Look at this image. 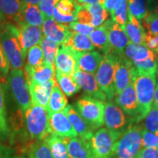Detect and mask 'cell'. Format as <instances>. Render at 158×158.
Wrapping results in <instances>:
<instances>
[{
  "label": "cell",
  "instance_id": "obj_1",
  "mask_svg": "<svg viewBox=\"0 0 158 158\" xmlns=\"http://www.w3.org/2000/svg\"><path fill=\"white\" fill-rule=\"evenodd\" d=\"M0 43L2 47L12 70H23L26 60L17 36L15 24L5 23L0 25Z\"/></svg>",
  "mask_w": 158,
  "mask_h": 158
},
{
  "label": "cell",
  "instance_id": "obj_2",
  "mask_svg": "<svg viewBox=\"0 0 158 158\" xmlns=\"http://www.w3.org/2000/svg\"><path fill=\"white\" fill-rule=\"evenodd\" d=\"M133 84L138 105L139 121L146 117L154 102L156 89L155 74H149L134 69Z\"/></svg>",
  "mask_w": 158,
  "mask_h": 158
},
{
  "label": "cell",
  "instance_id": "obj_3",
  "mask_svg": "<svg viewBox=\"0 0 158 158\" xmlns=\"http://www.w3.org/2000/svg\"><path fill=\"white\" fill-rule=\"evenodd\" d=\"M23 115L26 129L31 139L43 141L51 134L49 113L46 108L31 104Z\"/></svg>",
  "mask_w": 158,
  "mask_h": 158
},
{
  "label": "cell",
  "instance_id": "obj_4",
  "mask_svg": "<svg viewBox=\"0 0 158 158\" xmlns=\"http://www.w3.org/2000/svg\"><path fill=\"white\" fill-rule=\"evenodd\" d=\"M142 130L141 125L129 124L116 142L112 158H136L142 149Z\"/></svg>",
  "mask_w": 158,
  "mask_h": 158
},
{
  "label": "cell",
  "instance_id": "obj_5",
  "mask_svg": "<svg viewBox=\"0 0 158 158\" xmlns=\"http://www.w3.org/2000/svg\"><path fill=\"white\" fill-rule=\"evenodd\" d=\"M104 106L105 102L86 95L79 98L74 105V108L93 131L103 126Z\"/></svg>",
  "mask_w": 158,
  "mask_h": 158
},
{
  "label": "cell",
  "instance_id": "obj_6",
  "mask_svg": "<svg viewBox=\"0 0 158 158\" xmlns=\"http://www.w3.org/2000/svg\"><path fill=\"white\" fill-rule=\"evenodd\" d=\"M7 82L13 100L23 114L31 106L28 82L23 70H11Z\"/></svg>",
  "mask_w": 158,
  "mask_h": 158
},
{
  "label": "cell",
  "instance_id": "obj_7",
  "mask_svg": "<svg viewBox=\"0 0 158 158\" xmlns=\"http://www.w3.org/2000/svg\"><path fill=\"white\" fill-rule=\"evenodd\" d=\"M118 56L113 53L103 56L100 66L95 73V78L100 89L106 94L107 100L115 97L114 76Z\"/></svg>",
  "mask_w": 158,
  "mask_h": 158
},
{
  "label": "cell",
  "instance_id": "obj_8",
  "mask_svg": "<svg viewBox=\"0 0 158 158\" xmlns=\"http://www.w3.org/2000/svg\"><path fill=\"white\" fill-rule=\"evenodd\" d=\"M122 133L108 128H100L94 133L90 142L92 155L95 157L112 158L116 142Z\"/></svg>",
  "mask_w": 158,
  "mask_h": 158
},
{
  "label": "cell",
  "instance_id": "obj_9",
  "mask_svg": "<svg viewBox=\"0 0 158 158\" xmlns=\"http://www.w3.org/2000/svg\"><path fill=\"white\" fill-rule=\"evenodd\" d=\"M116 104L130 118V123H139L138 105L133 81L125 89L115 96Z\"/></svg>",
  "mask_w": 158,
  "mask_h": 158
},
{
  "label": "cell",
  "instance_id": "obj_10",
  "mask_svg": "<svg viewBox=\"0 0 158 158\" xmlns=\"http://www.w3.org/2000/svg\"><path fill=\"white\" fill-rule=\"evenodd\" d=\"M103 24L107 30L108 41L112 49L111 53L118 56H122L128 43L130 42L123 27L111 19L105 21Z\"/></svg>",
  "mask_w": 158,
  "mask_h": 158
},
{
  "label": "cell",
  "instance_id": "obj_11",
  "mask_svg": "<svg viewBox=\"0 0 158 158\" xmlns=\"http://www.w3.org/2000/svg\"><path fill=\"white\" fill-rule=\"evenodd\" d=\"M17 29V36L23 53L27 56V52L29 48L35 45L40 44L44 37L42 27L15 23Z\"/></svg>",
  "mask_w": 158,
  "mask_h": 158
},
{
  "label": "cell",
  "instance_id": "obj_12",
  "mask_svg": "<svg viewBox=\"0 0 158 158\" xmlns=\"http://www.w3.org/2000/svg\"><path fill=\"white\" fill-rule=\"evenodd\" d=\"M104 124L108 129L123 133L128 127V120L117 105L108 101L105 102Z\"/></svg>",
  "mask_w": 158,
  "mask_h": 158
},
{
  "label": "cell",
  "instance_id": "obj_13",
  "mask_svg": "<svg viewBox=\"0 0 158 158\" xmlns=\"http://www.w3.org/2000/svg\"><path fill=\"white\" fill-rule=\"evenodd\" d=\"M73 78L81 89L84 90L86 96L103 102L106 101L107 98L99 87L94 74L84 72L78 68L75 73Z\"/></svg>",
  "mask_w": 158,
  "mask_h": 158
},
{
  "label": "cell",
  "instance_id": "obj_14",
  "mask_svg": "<svg viewBox=\"0 0 158 158\" xmlns=\"http://www.w3.org/2000/svg\"><path fill=\"white\" fill-rule=\"evenodd\" d=\"M134 68L133 63L123 56H118L114 76L115 96L119 94L133 81Z\"/></svg>",
  "mask_w": 158,
  "mask_h": 158
},
{
  "label": "cell",
  "instance_id": "obj_15",
  "mask_svg": "<svg viewBox=\"0 0 158 158\" xmlns=\"http://www.w3.org/2000/svg\"><path fill=\"white\" fill-rule=\"evenodd\" d=\"M49 127L51 134L62 138L77 137L76 132L63 111L49 114Z\"/></svg>",
  "mask_w": 158,
  "mask_h": 158
},
{
  "label": "cell",
  "instance_id": "obj_16",
  "mask_svg": "<svg viewBox=\"0 0 158 158\" xmlns=\"http://www.w3.org/2000/svg\"><path fill=\"white\" fill-rule=\"evenodd\" d=\"M56 70L67 76L73 77L78 66L72 51L64 45H59L55 59Z\"/></svg>",
  "mask_w": 158,
  "mask_h": 158
},
{
  "label": "cell",
  "instance_id": "obj_17",
  "mask_svg": "<svg viewBox=\"0 0 158 158\" xmlns=\"http://www.w3.org/2000/svg\"><path fill=\"white\" fill-rule=\"evenodd\" d=\"M42 30L45 37L59 45L65 44L71 32L68 26L57 23L54 19H45Z\"/></svg>",
  "mask_w": 158,
  "mask_h": 158
},
{
  "label": "cell",
  "instance_id": "obj_18",
  "mask_svg": "<svg viewBox=\"0 0 158 158\" xmlns=\"http://www.w3.org/2000/svg\"><path fill=\"white\" fill-rule=\"evenodd\" d=\"M55 84H56L55 79H52L43 84L28 83L31 104L37 105L47 109L49 98Z\"/></svg>",
  "mask_w": 158,
  "mask_h": 158
},
{
  "label": "cell",
  "instance_id": "obj_19",
  "mask_svg": "<svg viewBox=\"0 0 158 158\" xmlns=\"http://www.w3.org/2000/svg\"><path fill=\"white\" fill-rule=\"evenodd\" d=\"M63 112L68 116L69 121L76 132L77 135L83 139L90 141L94 135V131L78 114L74 106L68 105L63 110Z\"/></svg>",
  "mask_w": 158,
  "mask_h": 158
},
{
  "label": "cell",
  "instance_id": "obj_20",
  "mask_svg": "<svg viewBox=\"0 0 158 158\" xmlns=\"http://www.w3.org/2000/svg\"><path fill=\"white\" fill-rule=\"evenodd\" d=\"M72 52L79 70L92 74H94L97 72L103 58V56L98 51L76 52L72 51Z\"/></svg>",
  "mask_w": 158,
  "mask_h": 158
},
{
  "label": "cell",
  "instance_id": "obj_21",
  "mask_svg": "<svg viewBox=\"0 0 158 158\" xmlns=\"http://www.w3.org/2000/svg\"><path fill=\"white\" fill-rule=\"evenodd\" d=\"M24 72L26 78L28 83L43 84L49 81L55 79L56 70L54 65H50L43 63L35 68H29L24 67Z\"/></svg>",
  "mask_w": 158,
  "mask_h": 158
},
{
  "label": "cell",
  "instance_id": "obj_22",
  "mask_svg": "<svg viewBox=\"0 0 158 158\" xmlns=\"http://www.w3.org/2000/svg\"><path fill=\"white\" fill-rule=\"evenodd\" d=\"M69 158H92L90 142L80 137L64 138Z\"/></svg>",
  "mask_w": 158,
  "mask_h": 158
},
{
  "label": "cell",
  "instance_id": "obj_23",
  "mask_svg": "<svg viewBox=\"0 0 158 158\" xmlns=\"http://www.w3.org/2000/svg\"><path fill=\"white\" fill-rule=\"evenodd\" d=\"M45 18L43 16L38 5L31 4H23L19 20L15 23L42 27L44 23Z\"/></svg>",
  "mask_w": 158,
  "mask_h": 158
},
{
  "label": "cell",
  "instance_id": "obj_24",
  "mask_svg": "<svg viewBox=\"0 0 158 158\" xmlns=\"http://www.w3.org/2000/svg\"><path fill=\"white\" fill-rule=\"evenodd\" d=\"M123 29L130 42L138 45H143L146 31L141 21L128 13L127 21Z\"/></svg>",
  "mask_w": 158,
  "mask_h": 158
},
{
  "label": "cell",
  "instance_id": "obj_25",
  "mask_svg": "<svg viewBox=\"0 0 158 158\" xmlns=\"http://www.w3.org/2000/svg\"><path fill=\"white\" fill-rule=\"evenodd\" d=\"M23 2L21 0H0V21L4 23L19 20Z\"/></svg>",
  "mask_w": 158,
  "mask_h": 158
},
{
  "label": "cell",
  "instance_id": "obj_26",
  "mask_svg": "<svg viewBox=\"0 0 158 158\" xmlns=\"http://www.w3.org/2000/svg\"><path fill=\"white\" fill-rule=\"evenodd\" d=\"M64 45L71 51L76 52H86L94 50V46L89 37L72 31L66 43Z\"/></svg>",
  "mask_w": 158,
  "mask_h": 158
},
{
  "label": "cell",
  "instance_id": "obj_27",
  "mask_svg": "<svg viewBox=\"0 0 158 158\" xmlns=\"http://www.w3.org/2000/svg\"><path fill=\"white\" fill-rule=\"evenodd\" d=\"M89 37L94 46L101 51L103 56L111 53L112 49L108 41L107 30L103 23L94 29Z\"/></svg>",
  "mask_w": 158,
  "mask_h": 158
},
{
  "label": "cell",
  "instance_id": "obj_28",
  "mask_svg": "<svg viewBox=\"0 0 158 158\" xmlns=\"http://www.w3.org/2000/svg\"><path fill=\"white\" fill-rule=\"evenodd\" d=\"M43 141L48 145L53 158H69L64 138L49 134Z\"/></svg>",
  "mask_w": 158,
  "mask_h": 158
},
{
  "label": "cell",
  "instance_id": "obj_29",
  "mask_svg": "<svg viewBox=\"0 0 158 158\" xmlns=\"http://www.w3.org/2000/svg\"><path fill=\"white\" fill-rule=\"evenodd\" d=\"M67 106H68V100H67L66 96L60 89L56 81V84H54V88L51 92L50 98H49L47 110L49 114L58 113V112L63 111Z\"/></svg>",
  "mask_w": 158,
  "mask_h": 158
},
{
  "label": "cell",
  "instance_id": "obj_30",
  "mask_svg": "<svg viewBox=\"0 0 158 158\" xmlns=\"http://www.w3.org/2000/svg\"><path fill=\"white\" fill-rule=\"evenodd\" d=\"M10 135V128L7 118L5 91L0 82V141H7Z\"/></svg>",
  "mask_w": 158,
  "mask_h": 158
},
{
  "label": "cell",
  "instance_id": "obj_31",
  "mask_svg": "<svg viewBox=\"0 0 158 158\" xmlns=\"http://www.w3.org/2000/svg\"><path fill=\"white\" fill-rule=\"evenodd\" d=\"M56 81L60 89L67 97H71L81 89L79 85L74 80L73 77L64 75L56 70Z\"/></svg>",
  "mask_w": 158,
  "mask_h": 158
},
{
  "label": "cell",
  "instance_id": "obj_32",
  "mask_svg": "<svg viewBox=\"0 0 158 158\" xmlns=\"http://www.w3.org/2000/svg\"><path fill=\"white\" fill-rule=\"evenodd\" d=\"M28 158H53L51 151L44 141H35L27 146Z\"/></svg>",
  "mask_w": 158,
  "mask_h": 158
},
{
  "label": "cell",
  "instance_id": "obj_33",
  "mask_svg": "<svg viewBox=\"0 0 158 158\" xmlns=\"http://www.w3.org/2000/svg\"><path fill=\"white\" fill-rule=\"evenodd\" d=\"M40 45L44 55L45 63L50 65H54L57 49L59 45L45 36L43 37Z\"/></svg>",
  "mask_w": 158,
  "mask_h": 158
},
{
  "label": "cell",
  "instance_id": "obj_34",
  "mask_svg": "<svg viewBox=\"0 0 158 158\" xmlns=\"http://www.w3.org/2000/svg\"><path fill=\"white\" fill-rule=\"evenodd\" d=\"M27 64L24 65L26 68H35L45 62L44 55L40 45H37L29 48L27 52Z\"/></svg>",
  "mask_w": 158,
  "mask_h": 158
},
{
  "label": "cell",
  "instance_id": "obj_35",
  "mask_svg": "<svg viewBox=\"0 0 158 158\" xmlns=\"http://www.w3.org/2000/svg\"><path fill=\"white\" fill-rule=\"evenodd\" d=\"M147 3L148 0H127L128 13L138 21L143 20L149 13Z\"/></svg>",
  "mask_w": 158,
  "mask_h": 158
},
{
  "label": "cell",
  "instance_id": "obj_36",
  "mask_svg": "<svg viewBox=\"0 0 158 158\" xmlns=\"http://www.w3.org/2000/svg\"><path fill=\"white\" fill-rule=\"evenodd\" d=\"M84 7H86L90 12L93 17L92 27L94 28L100 27L105 21L108 20L109 14L104 7V6L100 5V4H95V5L86 6Z\"/></svg>",
  "mask_w": 158,
  "mask_h": 158
},
{
  "label": "cell",
  "instance_id": "obj_37",
  "mask_svg": "<svg viewBox=\"0 0 158 158\" xmlns=\"http://www.w3.org/2000/svg\"><path fill=\"white\" fill-rule=\"evenodd\" d=\"M143 129L158 135V106L153 104L149 112L143 118Z\"/></svg>",
  "mask_w": 158,
  "mask_h": 158
},
{
  "label": "cell",
  "instance_id": "obj_38",
  "mask_svg": "<svg viewBox=\"0 0 158 158\" xmlns=\"http://www.w3.org/2000/svg\"><path fill=\"white\" fill-rule=\"evenodd\" d=\"M110 15L111 17L110 19L123 27L127 21V0H121V4L118 6V8L115 10L113 13H110Z\"/></svg>",
  "mask_w": 158,
  "mask_h": 158
},
{
  "label": "cell",
  "instance_id": "obj_39",
  "mask_svg": "<svg viewBox=\"0 0 158 158\" xmlns=\"http://www.w3.org/2000/svg\"><path fill=\"white\" fill-rule=\"evenodd\" d=\"M133 64L136 70L154 75L156 73L158 67V62L156 58H150L141 62H134Z\"/></svg>",
  "mask_w": 158,
  "mask_h": 158
},
{
  "label": "cell",
  "instance_id": "obj_40",
  "mask_svg": "<svg viewBox=\"0 0 158 158\" xmlns=\"http://www.w3.org/2000/svg\"><path fill=\"white\" fill-rule=\"evenodd\" d=\"M79 7L74 0H59L56 6L59 13L63 15H76Z\"/></svg>",
  "mask_w": 158,
  "mask_h": 158
},
{
  "label": "cell",
  "instance_id": "obj_41",
  "mask_svg": "<svg viewBox=\"0 0 158 158\" xmlns=\"http://www.w3.org/2000/svg\"><path fill=\"white\" fill-rule=\"evenodd\" d=\"M142 26L143 29H147V32L149 34L158 35V16L151 12H149L147 15L142 20Z\"/></svg>",
  "mask_w": 158,
  "mask_h": 158
},
{
  "label": "cell",
  "instance_id": "obj_42",
  "mask_svg": "<svg viewBox=\"0 0 158 158\" xmlns=\"http://www.w3.org/2000/svg\"><path fill=\"white\" fill-rule=\"evenodd\" d=\"M59 0H42L38 5L41 13L45 19H53L54 8Z\"/></svg>",
  "mask_w": 158,
  "mask_h": 158
},
{
  "label": "cell",
  "instance_id": "obj_43",
  "mask_svg": "<svg viewBox=\"0 0 158 158\" xmlns=\"http://www.w3.org/2000/svg\"><path fill=\"white\" fill-rule=\"evenodd\" d=\"M141 146L142 148H158V135L143 129Z\"/></svg>",
  "mask_w": 158,
  "mask_h": 158
},
{
  "label": "cell",
  "instance_id": "obj_44",
  "mask_svg": "<svg viewBox=\"0 0 158 158\" xmlns=\"http://www.w3.org/2000/svg\"><path fill=\"white\" fill-rule=\"evenodd\" d=\"M68 27L70 31L78 33V34L81 35H86V36H89L92 33V31L94 30V29H95L94 27H92V26L79 23L76 21H73V22L69 23Z\"/></svg>",
  "mask_w": 158,
  "mask_h": 158
},
{
  "label": "cell",
  "instance_id": "obj_45",
  "mask_svg": "<svg viewBox=\"0 0 158 158\" xmlns=\"http://www.w3.org/2000/svg\"><path fill=\"white\" fill-rule=\"evenodd\" d=\"M150 58H156L155 52L149 50V48H147L144 45H138L137 52H136L133 59V63L141 62V61L146 60V59Z\"/></svg>",
  "mask_w": 158,
  "mask_h": 158
},
{
  "label": "cell",
  "instance_id": "obj_46",
  "mask_svg": "<svg viewBox=\"0 0 158 158\" xmlns=\"http://www.w3.org/2000/svg\"><path fill=\"white\" fill-rule=\"evenodd\" d=\"M76 21L79 23L90 25L92 27L93 17L86 7H80L76 15Z\"/></svg>",
  "mask_w": 158,
  "mask_h": 158
},
{
  "label": "cell",
  "instance_id": "obj_47",
  "mask_svg": "<svg viewBox=\"0 0 158 158\" xmlns=\"http://www.w3.org/2000/svg\"><path fill=\"white\" fill-rule=\"evenodd\" d=\"M143 45L147 47L149 50L152 51L153 52H155L158 48V35L149 34V33L146 32Z\"/></svg>",
  "mask_w": 158,
  "mask_h": 158
},
{
  "label": "cell",
  "instance_id": "obj_48",
  "mask_svg": "<svg viewBox=\"0 0 158 158\" xmlns=\"http://www.w3.org/2000/svg\"><path fill=\"white\" fill-rule=\"evenodd\" d=\"M53 19L57 23L68 26L73 21H76V15H63L59 13L56 7L54 8V13H53Z\"/></svg>",
  "mask_w": 158,
  "mask_h": 158
},
{
  "label": "cell",
  "instance_id": "obj_49",
  "mask_svg": "<svg viewBox=\"0 0 158 158\" xmlns=\"http://www.w3.org/2000/svg\"><path fill=\"white\" fill-rule=\"evenodd\" d=\"M10 64L0 43V76H5L8 74Z\"/></svg>",
  "mask_w": 158,
  "mask_h": 158
},
{
  "label": "cell",
  "instance_id": "obj_50",
  "mask_svg": "<svg viewBox=\"0 0 158 158\" xmlns=\"http://www.w3.org/2000/svg\"><path fill=\"white\" fill-rule=\"evenodd\" d=\"M138 48V45L134 44V43H131L130 41V42L128 43L127 47H126L125 50H124V54L122 56H123L125 59H127V61L133 63V59L134 58L135 54H136V52H137Z\"/></svg>",
  "mask_w": 158,
  "mask_h": 158
},
{
  "label": "cell",
  "instance_id": "obj_51",
  "mask_svg": "<svg viewBox=\"0 0 158 158\" xmlns=\"http://www.w3.org/2000/svg\"><path fill=\"white\" fill-rule=\"evenodd\" d=\"M136 158H158V148H142Z\"/></svg>",
  "mask_w": 158,
  "mask_h": 158
},
{
  "label": "cell",
  "instance_id": "obj_52",
  "mask_svg": "<svg viewBox=\"0 0 158 158\" xmlns=\"http://www.w3.org/2000/svg\"><path fill=\"white\" fill-rule=\"evenodd\" d=\"M0 158H19L13 155L10 149L0 144Z\"/></svg>",
  "mask_w": 158,
  "mask_h": 158
},
{
  "label": "cell",
  "instance_id": "obj_53",
  "mask_svg": "<svg viewBox=\"0 0 158 158\" xmlns=\"http://www.w3.org/2000/svg\"><path fill=\"white\" fill-rule=\"evenodd\" d=\"M78 7H86L98 4V0H74Z\"/></svg>",
  "mask_w": 158,
  "mask_h": 158
},
{
  "label": "cell",
  "instance_id": "obj_54",
  "mask_svg": "<svg viewBox=\"0 0 158 158\" xmlns=\"http://www.w3.org/2000/svg\"><path fill=\"white\" fill-rule=\"evenodd\" d=\"M23 4H31V5H38L42 0H21Z\"/></svg>",
  "mask_w": 158,
  "mask_h": 158
},
{
  "label": "cell",
  "instance_id": "obj_55",
  "mask_svg": "<svg viewBox=\"0 0 158 158\" xmlns=\"http://www.w3.org/2000/svg\"><path fill=\"white\" fill-rule=\"evenodd\" d=\"M153 104L158 106V86L156 85V89L155 92V95H154V102Z\"/></svg>",
  "mask_w": 158,
  "mask_h": 158
},
{
  "label": "cell",
  "instance_id": "obj_56",
  "mask_svg": "<svg viewBox=\"0 0 158 158\" xmlns=\"http://www.w3.org/2000/svg\"><path fill=\"white\" fill-rule=\"evenodd\" d=\"M151 13H153V14L156 15H157V16H158V4H157V5H156L155 7H153Z\"/></svg>",
  "mask_w": 158,
  "mask_h": 158
},
{
  "label": "cell",
  "instance_id": "obj_57",
  "mask_svg": "<svg viewBox=\"0 0 158 158\" xmlns=\"http://www.w3.org/2000/svg\"><path fill=\"white\" fill-rule=\"evenodd\" d=\"M155 78H156V84H157V86H158V68H157V71H156Z\"/></svg>",
  "mask_w": 158,
  "mask_h": 158
},
{
  "label": "cell",
  "instance_id": "obj_58",
  "mask_svg": "<svg viewBox=\"0 0 158 158\" xmlns=\"http://www.w3.org/2000/svg\"><path fill=\"white\" fill-rule=\"evenodd\" d=\"M155 54L156 58H157V62H158V48L157 49V50H156V51L155 52Z\"/></svg>",
  "mask_w": 158,
  "mask_h": 158
},
{
  "label": "cell",
  "instance_id": "obj_59",
  "mask_svg": "<svg viewBox=\"0 0 158 158\" xmlns=\"http://www.w3.org/2000/svg\"><path fill=\"white\" fill-rule=\"evenodd\" d=\"M92 158H108V157H95V156H93Z\"/></svg>",
  "mask_w": 158,
  "mask_h": 158
},
{
  "label": "cell",
  "instance_id": "obj_60",
  "mask_svg": "<svg viewBox=\"0 0 158 158\" xmlns=\"http://www.w3.org/2000/svg\"><path fill=\"white\" fill-rule=\"evenodd\" d=\"M157 68H158V67H157Z\"/></svg>",
  "mask_w": 158,
  "mask_h": 158
}]
</instances>
